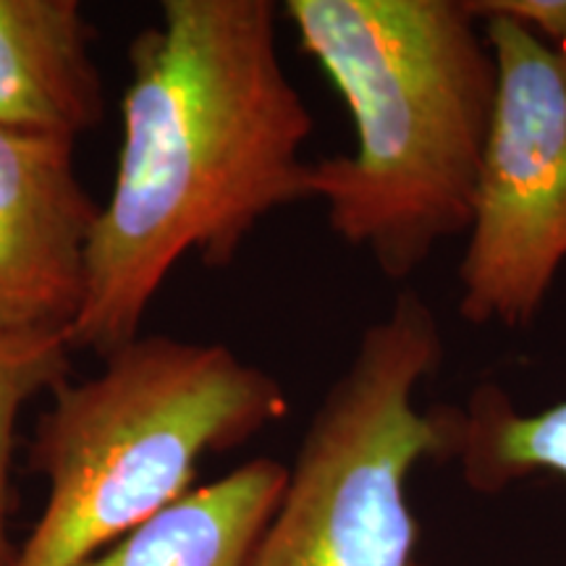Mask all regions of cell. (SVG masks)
<instances>
[{
	"instance_id": "6da1fadb",
	"label": "cell",
	"mask_w": 566,
	"mask_h": 566,
	"mask_svg": "<svg viewBox=\"0 0 566 566\" xmlns=\"http://www.w3.org/2000/svg\"><path fill=\"white\" fill-rule=\"evenodd\" d=\"M129 66L116 176L66 328L71 349L101 359L142 334L184 254L231 265L263 218L310 200L315 118L283 69L271 0H163Z\"/></svg>"
},
{
	"instance_id": "7a4b0ae2",
	"label": "cell",
	"mask_w": 566,
	"mask_h": 566,
	"mask_svg": "<svg viewBox=\"0 0 566 566\" xmlns=\"http://www.w3.org/2000/svg\"><path fill=\"white\" fill-rule=\"evenodd\" d=\"M304 53L352 113L357 147L310 166L331 231L407 281L467 233L499 71L467 0H286Z\"/></svg>"
},
{
	"instance_id": "3957f363",
	"label": "cell",
	"mask_w": 566,
	"mask_h": 566,
	"mask_svg": "<svg viewBox=\"0 0 566 566\" xmlns=\"http://www.w3.org/2000/svg\"><path fill=\"white\" fill-rule=\"evenodd\" d=\"M51 391L30 441L48 501L13 566H80L192 491L208 454L289 412L281 380L231 346L139 334Z\"/></svg>"
},
{
	"instance_id": "277c9868",
	"label": "cell",
	"mask_w": 566,
	"mask_h": 566,
	"mask_svg": "<svg viewBox=\"0 0 566 566\" xmlns=\"http://www.w3.org/2000/svg\"><path fill=\"white\" fill-rule=\"evenodd\" d=\"M441 363L433 310L401 292L317 405L250 566L417 564L409 475L454 451V407L420 412L415 401Z\"/></svg>"
},
{
	"instance_id": "5b68a950",
	"label": "cell",
	"mask_w": 566,
	"mask_h": 566,
	"mask_svg": "<svg viewBox=\"0 0 566 566\" xmlns=\"http://www.w3.org/2000/svg\"><path fill=\"white\" fill-rule=\"evenodd\" d=\"M499 84L459 265V315L527 328L566 263V53L483 19Z\"/></svg>"
},
{
	"instance_id": "8992f818",
	"label": "cell",
	"mask_w": 566,
	"mask_h": 566,
	"mask_svg": "<svg viewBox=\"0 0 566 566\" xmlns=\"http://www.w3.org/2000/svg\"><path fill=\"white\" fill-rule=\"evenodd\" d=\"M97 210L74 142L0 132V334L69 328Z\"/></svg>"
},
{
	"instance_id": "52a82bcc",
	"label": "cell",
	"mask_w": 566,
	"mask_h": 566,
	"mask_svg": "<svg viewBox=\"0 0 566 566\" xmlns=\"http://www.w3.org/2000/svg\"><path fill=\"white\" fill-rule=\"evenodd\" d=\"M80 0H0V132L76 142L105 116Z\"/></svg>"
},
{
	"instance_id": "ba28073f",
	"label": "cell",
	"mask_w": 566,
	"mask_h": 566,
	"mask_svg": "<svg viewBox=\"0 0 566 566\" xmlns=\"http://www.w3.org/2000/svg\"><path fill=\"white\" fill-rule=\"evenodd\" d=\"M286 480V464L250 459L184 493L80 566H250Z\"/></svg>"
},
{
	"instance_id": "9c48e42d",
	"label": "cell",
	"mask_w": 566,
	"mask_h": 566,
	"mask_svg": "<svg viewBox=\"0 0 566 566\" xmlns=\"http://www.w3.org/2000/svg\"><path fill=\"white\" fill-rule=\"evenodd\" d=\"M475 491L495 493L535 472L566 478V399L537 412H520L495 386H480L454 407V451Z\"/></svg>"
},
{
	"instance_id": "30bf717a",
	"label": "cell",
	"mask_w": 566,
	"mask_h": 566,
	"mask_svg": "<svg viewBox=\"0 0 566 566\" xmlns=\"http://www.w3.org/2000/svg\"><path fill=\"white\" fill-rule=\"evenodd\" d=\"M71 344L66 328H27L0 334V566H13L11 459L19 417L34 399L69 378Z\"/></svg>"
},
{
	"instance_id": "8fae6325",
	"label": "cell",
	"mask_w": 566,
	"mask_h": 566,
	"mask_svg": "<svg viewBox=\"0 0 566 566\" xmlns=\"http://www.w3.org/2000/svg\"><path fill=\"white\" fill-rule=\"evenodd\" d=\"M478 21L504 17L566 53V0H467Z\"/></svg>"
},
{
	"instance_id": "7c38bea8",
	"label": "cell",
	"mask_w": 566,
	"mask_h": 566,
	"mask_svg": "<svg viewBox=\"0 0 566 566\" xmlns=\"http://www.w3.org/2000/svg\"><path fill=\"white\" fill-rule=\"evenodd\" d=\"M415 566H424V564H420V562H417V564H415Z\"/></svg>"
}]
</instances>
